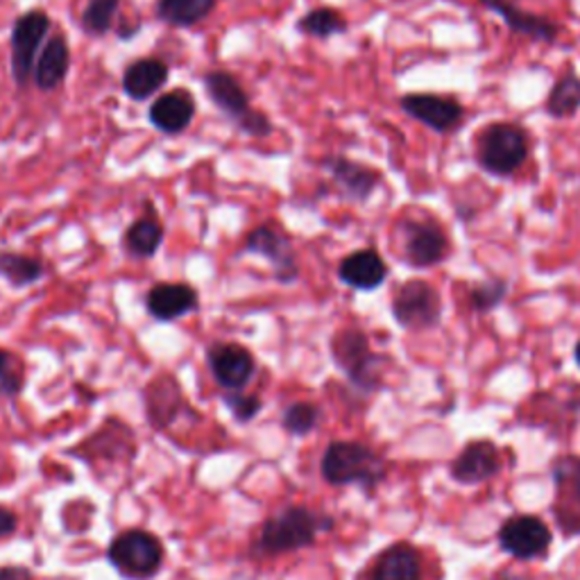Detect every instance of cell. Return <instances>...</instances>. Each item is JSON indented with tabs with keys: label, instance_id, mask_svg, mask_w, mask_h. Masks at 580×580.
<instances>
[{
	"label": "cell",
	"instance_id": "5",
	"mask_svg": "<svg viewBox=\"0 0 580 580\" xmlns=\"http://www.w3.org/2000/svg\"><path fill=\"white\" fill-rule=\"evenodd\" d=\"M331 354L336 365L348 374V379L361 390L379 386L382 356L369 348V340L361 329H343L331 340Z\"/></svg>",
	"mask_w": 580,
	"mask_h": 580
},
{
	"label": "cell",
	"instance_id": "15",
	"mask_svg": "<svg viewBox=\"0 0 580 580\" xmlns=\"http://www.w3.org/2000/svg\"><path fill=\"white\" fill-rule=\"evenodd\" d=\"M214 379L227 390H241L254 374V356L236 343H218L207 352Z\"/></svg>",
	"mask_w": 580,
	"mask_h": 580
},
{
	"label": "cell",
	"instance_id": "28",
	"mask_svg": "<svg viewBox=\"0 0 580 580\" xmlns=\"http://www.w3.org/2000/svg\"><path fill=\"white\" fill-rule=\"evenodd\" d=\"M121 0H89L82 12V27L91 37H102L114 27Z\"/></svg>",
	"mask_w": 580,
	"mask_h": 580
},
{
	"label": "cell",
	"instance_id": "22",
	"mask_svg": "<svg viewBox=\"0 0 580 580\" xmlns=\"http://www.w3.org/2000/svg\"><path fill=\"white\" fill-rule=\"evenodd\" d=\"M71 68V50L64 37H53L34 66V82L42 91H55L64 84Z\"/></svg>",
	"mask_w": 580,
	"mask_h": 580
},
{
	"label": "cell",
	"instance_id": "12",
	"mask_svg": "<svg viewBox=\"0 0 580 580\" xmlns=\"http://www.w3.org/2000/svg\"><path fill=\"white\" fill-rule=\"evenodd\" d=\"M246 254H257L270 261L275 268V275L282 284H293L299 275L297 257L288 241V236L272 225H261L248 234L243 243Z\"/></svg>",
	"mask_w": 580,
	"mask_h": 580
},
{
	"label": "cell",
	"instance_id": "23",
	"mask_svg": "<svg viewBox=\"0 0 580 580\" xmlns=\"http://www.w3.org/2000/svg\"><path fill=\"white\" fill-rule=\"evenodd\" d=\"M216 8V0H159L157 16L175 27H191L207 19Z\"/></svg>",
	"mask_w": 580,
	"mask_h": 580
},
{
	"label": "cell",
	"instance_id": "26",
	"mask_svg": "<svg viewBox=\"0 0 580 580\" xmlns=\"http://www.w3.org/2000/svg\"><path fill=\"white\" fill-rule=\"evenodd\" d=\"M161 241H163V227L155 218H141V220L132 223V227L127 229V236H125L129 254L139 257V259L155 257L159 252Z\"/></svg>",
	"mask_w": 580,
	"mask_h": 580
},
{
	"label": "cell",
	"instance_id": "20",
	"mask_svg": "<svg viewBox=\"0 0 580 580\" xmlns=\"http://www.w3.org/2000/svg\"><path fill=\"white\" fill-rule=\"evenodd\" d=\"M422 558L416 547L406 542H397L388 547L372 569V580H420Z\"/></svg>",
	"mask_w": 580,
	"mask_h": 580
},
{
	"label": "cell",
	"instance_id": "10",
	"mask_svg": "<svg viewBox=\"0 0 580 580\" xmlns=\"http://www.w3.org/2000/svg\"><path fill=\"white\" fill-rule=\"evenodd\" d=\"M403 259L411 268H433L450 257V236L437 223L408 220L401 225Z\"/></svg>",
	"mask_w": 580,
	"mask_h": 580
},
{
	"label": "cell",
	"instance_id": "31",
	"mask_svg": "<svg viewBox=\"0 0 580 580\" xmlns=\"http://www.w3.org/2000/svg\"><path fill=\"white\" fill-rule=\"evenodd\" d=\"M554 479H556L558 488H567L571 492V501L576 505H580V458H576V456L560 458L554 467ZM571 528H573V522H571ZM578 531H580V518H578Z\"/></svg>",
	"mask_w": 580,
	"mask_h": 580
},
{
	"label": "cell",
	"instance_id": "14",
	"mask_svg": "<svg viewBox=\"0 0 580 580\" xmlns=\"http://www.w3.org/2000/svg\"><path fill=\"white\" fill-rule=\"evenodd\" d=\"M481 5L497 14L510 32L522 34V37H528L533 42L542 44H556L560 37V25L547 16H537L520 5H515L513 0H481Z\"/></svg>",
	"mask_w": 580,
	"mask_h": 580
},
{
	"label": "cell",
	"instance_id": "33",
	"mask_svg": "<svg viewBox=\"0 0 580 580\" xmlns=\"http://www.w3.org/2000/svg\"><path fill=\"white\" fill-rule=\"evenodd\" d=\"M225 403L229 406V411L238 422H250L259 411H261V399L252 395H227Z\"/></svg>",
	"mask_w": 580,
	"mask_h": 580
},
{
	"label": "cell",
	"instance_id": "24",
	"mask_svg": "<svg viewBox=\"0 0 580 580\" xmlns=\"http://www.w3.org/2000/svg\"><path fill=\"white\" fill-rule=\"evenodd\" d=\"M578 112H580V78L567 71L556 80L547 98V114L551 118L562 121L576 116Z\"/></svg>",
	"mask_w": 580,
	"mask_h": 580
},
{
	"label": "cell",
	"instance_id": "29",
	"mask_svg": "<svg viewBox=\"0 0 580 580\" xmlns=\"http://www.w3.org/2000/svg\"><path fill=\"white\" fill-rule=\"evenodd\" d=\"M508 282L505 280H488L476 284L469 291V306L476 314H490L505 299Z\"/></svg>",
	"mask_w": 580,
	"mask_h": 580
},
{
	"label": "cell",
	"instance_id": "19",
	"mask_svg": "<svg viewBox=\"0 0 580 580\" xmlns=\"http://www.w3.org/2000/svg\"><path fill=\"white\" fill-rule=\"evenodd\" d=\"M195 116V100L186 91H170L159 95L150 107V123L163 134L184 132Z\"/></svg>",
	"mask_w": 580,
	"mask_h": 580
},
{
	"label": "cell",
	"instance_id": "34",
	"mask_svg": "<svg viewBox=\"0 0 580 580\" xmlns=\"http://www.w3.org/2000/svg\"><path fill=\"white\" fill-rule=\"evenodd\" d=\"M16 531V515L12 510L0 505V537H8Z\"/></svg>",
	"mask_w": 580,
	"mask_h": 580
},
{
	"label": "cell",
	"instance_id": "13",
	"mask_svg": "<svg viewBox=\"0 0 580 580\" xmlns=\"http://www.w3.org/2000/svg\"><path fill=\"white\" fill-rule=\"evenodd\" d=\"M501 452L490 440H474L452 463V479L460 486H479L499 474Z\"/></svg>",
	"mask_w": 580,
	"mask_h": 580
},
{
	"label": "cell",
	"instance_id": "2",
	"mask_svg": "<svg viewBox=\"0 0 580 580\" xmlns=\"http://www.w3.org/2000/svg\"><path fill=\"white\" fill-rule=\"evenodd\" d=\"M333 520L304 505H288L270 518L259 537V549L265 554H288L311 547L322 531H329Z\"/></svg>",
	"mask_w": 580,
	"mask_h": 580
},
{
	"label": "cell",
	"instance_id": "18",
	"mask_svg": "<svg viewBox=\"0 0 580 580\" xmlns=\"http://www.w3.org/2000/svg\"><path fill=\"white\" fill-rule=\"evenodd\" d=\"M146 309L159 322L178 320L197 309V291L189 284H157L146 297Z\"/></svg>",
	"mask_w": 580,
	"mask_h": 580
},
{
	"label": "cell",
	"instance_id": "27",
	"mask_svg": "<svg viewBox=\"0 0 580 580\" xmlns=\"http://www.w3.org/2000/svg\"><path fill=\"white\" fill-rule=\"evenodd\" d=\"M297 30L314 39H329L333 34L348 32V21L331 8H316L297 21Z\"/></svg>",
	"mask_w": 580,
	"mask_h": 580
},
{
	"label": "cell",
	"instance_id": "25",
	"mask_svg": "<svg viewBox=\"0 0 580 580\" xmlns=\"http://www.w3.org/2000/svg\"><path fill=\"white\" fill-rule=\"evenodd\" d=\"M0 277L14 288H23L44 277V265L25 254L0 252Z\"/></svg>",
	"mask_w": 580,
	"mask_h": 580
},
{
	"label": "cell",
	"instance_id": "17",
	"mask_svg": "<svg viewBox=\"0 0 580 580\" xmlns=\"http://www.w3.org/2000/svg\"><path fill=\"white\" fill-rule=\"evenodd\" d=\"M338 280L354 291H377L388 280V263L377 250H356L340 261Z\"/></svg>",
	"mask_w": 580,
	"mask_h": 580
},
{
	"label": "cell",
	"instance_id": "9",
	"mask_svg": "<svg viewBox=\"0 0 580 580\" xmlns=\"http://www.w3.org/2000/svg\"><path fill=\"white\" fill-rule=\"evenodd\" d=\"M50 30L48 14L34 10L16 19L12 30V76L19 87H25L37 66L39 48Z\"/></svg>",
	"mask_w": 580,
	"mask_h": 580
},
{
	"label": "cell",
	"instance_id": "3",
	"mask_svg": "<svg viewBox=\"0 0 580 580\" xmlns=\"http://www.w3.org/2000/svg\"><path fill=\"white\" fill-rule=\"evenodd\" d=\"M531 152L528 134L513 123H492L481 129L476 157L481 168L494 178H513Z\"/></svg>",
	"mask_w": 580,
	"mask_h": 580
},
{
	"label": "cell",
	"instance_id": "35",
	"mask_svg": "<svg viewBox=\"0 0 580 580\" xmlns=\"http://www.w3.org/2000/svg\"><path fill=\"white\" fill-rule=\"evenodd\" d=\"M0 580H32V573L25 567H0Z\"/></svg>",
	"mask_w": 580,
	"mask_h": 580
},
{
	"label": "cell",
	"instance_id": "21",
	"mask_svg": "<svg viewBox=\"0 0 580 580\" xmlns=\"http://www.w3.org/2000/svg\"><path fill=\"white\" fill-rule=\"evenodd\" d=\"M166 82H168V66L161 59L146 57V59H136L127 66V71L123 76V91L132 100L141 102L152 98Z\"/></svg>",
	"mask_w": 580,
	"mask_h": 580
},
{
	"label": "cell",
	"instance_id": "7",
	"mask_svg": "<svg viewBox=\"0 0 580 580\" xmlns=\"http://www.w3.org/2000/svg\"><path fill=\"white\" fill-rule=\"evenodd\" d=\"M390 309L399 327L408 331H427L440 325L442 299L429 282L408 280L395 293Z\"/></svg>",
	"mask_w": 580,
	"mask_h": 580
},
{
	"label": "cell",
	"instance_id": "6",
	"mask_svg": "<svg viewBox=\"0 0 580 580\" xmlns=\"http://www.w3.org/2000/svg\"><path fill=\"white\" fill-rule=\"evenodd\" d=\"M163 560L161 542L148 531H125L110 544V562L132 580L155 576Z\"/></svg>",
	"mask_w": 580,
	"mask_h": 580
},
{
	"label": "cell",
	"instance_id": "32",
	"mask_svg": "<svg viewBox=\"0 0 580 580\" xmlns=\"http://www.w3.org/2000/svg\"><path fill=\"white\" fill-rule=\"evenodd\" d=\"M21 388L23 369L19 361L10 352L0 350V397H14L21 393Z\"/></svg>",
	"mask_w": 580,
	"mask_h": 580
},
{
	"label": "cell",
	"instance_id": "16",
	"mask_svg": "<svg viewBox=\"0 0 580 580\" xmlns=\"http://www.w3.org/2000/svg\"><path fill=\"white\" fill-rule=\"evenodd\" d=\"M325 166L340 193L352 202H365L382 184V173L377 168H369L348 157H331Z\"/></svg>",
	"mask_w": 580,
	"mask_h": 580
},
{
	"label": "cell",
	"instance_id": "36",
	"mask_svg": "<svg viewBox=\"0 0 580 580\" xmlns=\"http://www.w3.org/2000/svg\"><path fill=\"white\" fill-rule=\"evenodd\" d=\"M573 359H576V365L580 367V340H578L576 348H573Z\"/></svg>",
	"mask_w": 580,
	"mask_h": 580
},
{
	"label": "cell",
	"instance_id": "8",
	"mask_svg": "<svg viewBox=\"0 0 580 580\" xmlns=\"http://www.w3.org/2000/svg\"><path fill=\"white\" fill-rule=\"evenodd\" d=\"M554 533L535 515H515L501 524L499 544L501 549L518 560H537L551 549Z\"/></svg>",
	"mask_w": 580,
	"mask_h": 580
},
{
	"label": "cell",
	"instance_id": "30",
	"mask_svg": "<svg viewBox=\"0 0 580 580\" xmlns=\"http://www.w3.org/2000/svg\"><path fill=\"white\" fill-rule=\"evenodd\" d=\"M318 420H320L318 406H314L309 401H297V403L286 408L284 429L295 433V435H306L318 427Z\"/></svg>",
	"mask_w": 580,
	"mask_h": 580
},
{
	"label": "cell",
	"instance_id": "1",
	"mask_svg": "<svg viewBox=\"0 0 580 580\" xmlns=\"http://www.w3.org/2000/svg\"><path fill=\"white\" fill-rule=\"evenodd\" d=\"M388 474L384 456L363 442H331L322 456V476L331 486H363L377 488Z\"/></svg>",
	"mask_w": 580,
	"mask_h": 580
},
{
	"label": "cell",
	"instance_id": "4",
	"mask_svg": "<svg viewBox=\"0 0 580 580\" xmlns=\"http://www.w3.org/2000/svg\"><path fill=\"white\" fill-rule=\"evenodd\" d=\"M204 89L207 95L214 100V105L229 116L238 127L252 136H268L272 125L265 114L254 112L250 107V98L243 91L241 82H238L231 73L227 71H212L204 76Z\"/></svg>",
	"mask_w": 580,
	"mask_h": 580
},
{
	"label": "cell",
	"instance_id": "11",
	"mask_svg": "<svg viewBox=\"0 0 580 580\" xmlns=\"http://www.w3.org/2000/svg\"><path fill=\"white\" fill-rule=\"evenodd\" d=\"M399 107L437 134H450L465 121V107L452 95L406 93L399 98Z\"/></svg>",
	"mask_w": 580,
	"mask_h": 580
}]
</instances>
